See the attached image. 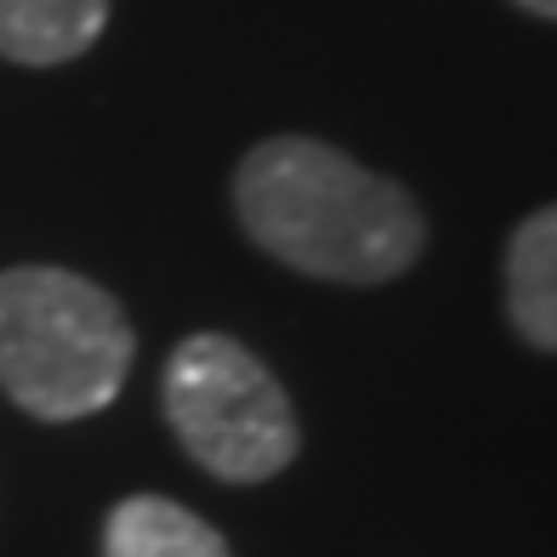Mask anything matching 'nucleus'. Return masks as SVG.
Returning <instances> with one entry per match:
<instances>
[{
  "label": "nucleus",
  "instance_id": "f257e3e1",
  "mask_svg": "<svg viewBox=\"0 0 557 557\" xmlns=\"http://www.w3.org/2000/svg\"><path fill=\"white\" fill-rule=\"evenodd\" d=\"M234 211L257 250L331 285H387L426 245L416 199L319 137L250 148L234 171Z\"/></svg>",
  "mask_w": 557,
  "mask_h": 557
},
{
  "label": "nucleus",
  "instance_id": "f03ea898",
  "mask_svg": "<svg viewBox=\"0 0 557 557\" xmlns=\"http://www.w3.org/2000/svg\"><path fill=\"white\" fill-rule=\"evenodd\" d=\"M137 331L97 278L74 268L0 273V393L35 421H86L120 398Z\"/></svg>",
  "mask_w": 557,
  "mask_h": 557
},
{
  "label": "nucleus",
  "instance_id": "7ed1b4c3",
  "mask_svg": "<svg viewBox=\"0 0 557 557\" xmlns=\"http://www.w3.org/2000/svg\"><path fill=\"white\" fill-rule=\"evenodd\" d=\"M160 404L176 444L222 484H268L301 449L285 387L245 342L222 331H199L171 347Z\"/></svg>",
  "mask_w": 557,
  "mask_h": 557
},
{
  "label": "nucleus",
  "instance_id": "20e7f679",
  "mask_svg": "<svg viewBox=\"0 0 557 557\" xmlns=\"http://www.w3.org/2000/svg\"><path fill=\"white\" fill-rule=\"evenodd\" d=\"M506 319L529 347L557 352V206L529 211L506 239Z\"/></svg>",
  "mask_w": 557,
  "mask_h": 557
},
{
  "label": "nucleus",
  "instance_id": "39448f33",
  "mask_svg": "<svg viewBox=\"0 0 557 557\" xmlns=\"http://www.w3.org/2000/svg\"><path fill=\"white\" fill-rule=\"evenodd\" d=\"M109 0H0V58L17 69H58L91 52Z\"/></svg>",
  "mask_w": 557,
  "mask_h": 557
},
{
  "label": "nucleus",
  "instance_id": "423d86ee",
  "mask_svg": "<svg viewBox=\"0 0 557 557\" xmlns=\"http://www.w3.org/2000/svg\"><path fill=\"white\" fill-rule=\"evenodd\" d=\"M103 557H234L222 529L183 500L165 495H125L103 523Z\"/></svg>",
  "mask_w": 557,
  "mask_h": 557
},
{
  "label": "nucleus",
  "instance_id": "0eeeda50",
  "mask_svg": "<svg viewBox=\"0 0 557 557\" xmlns=\"http://www.w3.org/2000/svg\"><path fill=\"white\" fill-rule=\"evenodd\" d=\"M523 12H535V17H546V23H557V0H518Z\"/></svg>",
  "mask_w": 557,
  "mask_h": 557
}]
</instances>
